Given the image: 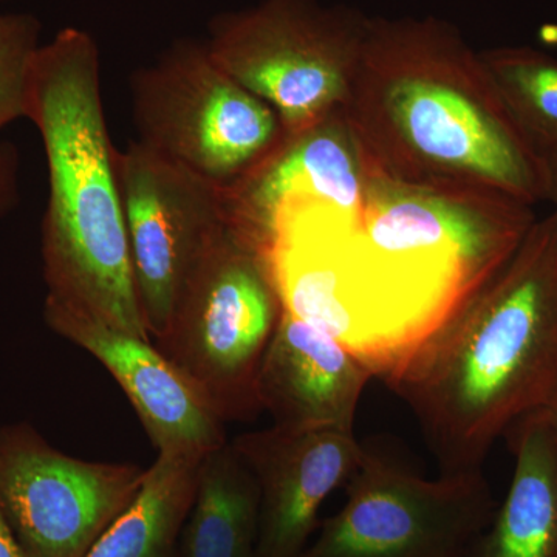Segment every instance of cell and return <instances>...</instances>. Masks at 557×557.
Segmentation results:
<instances>
[{
    "mask_svg": "<svg viewBox=\"0 0 557 557\" xmlns=\"http://www.w3.org/2000/svg\"><path fill=\"white\" fill-rule=\"evenodd\" d=\"M115 172L139 306L150 338H157L209 242L228 220V197L139 141L115 149Z\"/></svg>",
    "mask_w": 557,
    "mask_h": 557,
    "instance_id": "30bf717a",
    "label": "cell"
},
{
    "mask_svg": "<svg viewBox=\"0 0 557 557\" xmlns=\"http://www.w3.org/2000/svg\"><path fill=\"white\" fill-rule=\"evenodd\" d=\"M369 17L317 0H263L219 14L207 49L231 78L273 108L285 135L343 110Z\"/></svg>",
    "mask_w": 557,
    "mask_h": 557,
    "instance_id": "8992f818",
    "label": "cell"
},
{
    "mask_svg": "<svg viewBox=\"0 0 557 557\" xmlns=\"http://www.w3.org/2000/svg\"><path fill=\"white\" fill-rule=\"evenodd\" d=\"M17 150L9 143L0 145V215L17 199Z\"/></svg>",
    "mask_w": 557,
    "mask_h": 557,
    "instance_id": "d6986e66",
    "label": "cell"
},
{
    "mask_svg": "<svg viewBox=\"0 0 557 557\" xmlns=\"http://www.w3.org/2000/svg\"><path fill=\"white\" fill-rule=\"evenodd\" d=\"M348 129L383 177L547 200L545 157L525 137L482 53L437 17H369L343 108Z\"/></svg>",
    "mask_w": 557,
    "mask_h": 557,
    "instance_id": "7a4b0ae2",
    "label": "cell"
},
{
    "mask_svg": "<svg viewBox=\"0 0 557 557\" xmlns=\"http://www.w3.org/2000/svg\"><path fill=\"white\" fill-rule=\"evenodd\" d=\"M557 557V556H556Z\"/></svg>",
    "mask_w": 557,
    "mask_h": 557,
    "instance_id": "603a6c76",
    "label": "cell"
},
{
    "mask_svg": "<svg viewBox=\"0 0 557 557\" xmlns=\"http://www.w3.org/2000/svg\"><path fill=\"white\" fill-rule=\"evenodd\" d=\"M545 163H547V200L545 203L549 205L552 211L549 214L556 219L557 222V150L545 156Z\"/></svg>",
    "mask_w": 557,
    "mask_h": 557,
    "instance_id": "ffe728a7",
    "label": "cell"
},
{
    "mask_svg": "<svg viewBox=\"0 0 557 557\" xmlns=\"http://www.w3.org/2000/svg\"><path fill=\"white\" fill-rule=\"evenodd\" d=\"M137 141L223 189L282 138L271 106L219 67L207 44L180 40L131 78Z\"/></svg>",
    "mask_w": 557,
    "mask_h": 557,
    "instance_id": "52a82bcc",
    "label": "cell"
},
{
    "mask_svg": "<svg viewBox=\"0 0 557 557\" xmlns=\"http://www.w3.org/2000/svg\"><path fill=\"white\" fill-rule=\"evenodd\" d=\"M201 458L159 454L137 497L84 557H182Z\"/></svg>",
    "mask_w": 557,
    "mask_h": 557,
    "instance_id": "2e32d148",
    "label": "cell"
},
{
    "mask_svg": "<svg viewBox=\"0 0 557 557\" xmlns=\"http://www.w3.org/2000/svg\"><path fill=\"white\" fill-rule=\"evenodd\" d=\"M346 491L299 557H471L497 509L483 471L424 479L369 448Z\"/></svg>",
    "mask_w": 557,
    "mask_h": 557,
    "instance_id": "ba28073f",
    "label": "cell"
},
{
    "mask_svg": "<svg viewBox=\"0 0 557 557\" xmlns=\"http://www.w3.org/2000/svg\"><path fill=\"white\" fill-rule=\"evenodd\" d=\"M536 412L544 420V423L547 424L553 437L557 442V386L553 394L549 395L547 403L542 408L536 409Z\"/></svg>",
    "mask_w": 557,
    "mask_h": 557,
    "instance_id": "7402d4cb",
    "label": "cell"
},
{
    "mask_svg": "<svg viewBox=\"0 0 557 557\" xmlns=\"http://www.w3.org/2000/svg\"><path fill=\"white\" fill-rule=\"evenodd\" d=\"M0 557H27L2 515H0Z\"/></svg>",
    "mask_w": 557,
    "mask_h": 557,
    "instance_id": "44dd1931",
    "label": "cell"
},
{
    "mask_svg": "<svg viewBox=\"0 0 557 557\" xmlns=\"http://www.w3.org/2000/svg\"><path fill=\"white\" fill-rule=\"evenodd\" d=\"M372 379L338 339L284 309L260 364L258 398L273 426L354 431Z\"/></svg>",
    "mask_w": 557,
    "mask_h": 557,
    "instance_id": "4fadbf2b",
    "label": "cell"
},
{
    "mask_svg": "<svg viewBox=\"0 0 557 557\" xmlns=\"http://www.w3.org/2000/svg\"><path fill=\"white\" fill-rule=\"evenodd\" d=\"M259 490L231 443L200 460L196 496L180 539L182 557H256Z\"/></svg>",
    "mask_w": 557,
    "mask_h": 557,
    "instance_id": "9a60e30c",
    "label": "cell"
},
{
    "mask_svg": "<svg viewBox=\"0 0 557 557\" xmlns=\"http://www.w3.org/2000/svg\"><path fill=\"white\" fill-rule=\"evenodd\" d=\"M148 469L87 461L28 423L0 428V515L27 557H84L124 511Z\"/></svg>",
    "mask_w": 557,
    "mask_h": 557,
    "instance_id": "9c48e42d",
    "label": "cell"
},
{
    "mask_svg": "<svg viewBox=\"0 0 557 557\" xmlns=\"http://www.w3.org/2000/svg\"><path fill=\"white\" fill-rule=\"evenodd\" d=\"M534 208L376 172L358 211L299 201L271 219L284 309L330 333L383 383L502 270Z\"/></svg>",
    "mask_w": 557,
    "mask_h": 557,
    "instance_id": "6da1fadb",
    "label": "cell"
},
{
    "mask_svg": "<svg viewBox=\"0 0 557 557\" xmlns=\"http://www.w3.org/2000/svg\"><path fill=\"white\" fill-rule=\"evenodd\" d=\"M512 119L542 153L557 150V60L533 47L480 51Z\"/></svg>",
    "mask_w": 557,
    "mask_h": 557,
    "instance_id": "e0dca14e",
    "label": "cell"
},
{
    "mask_svg": "<svg viewBox=\"0 0 557 557\" xmlns=\"http://www.w3.org/2000/svg\"><path fill=\"white\" fill-rule=\"evenodd\" d=\"M40 22L33 14H0V132L27 119Z\"/></svg>",
    "mask_w": 557,
    "mask_h": 557,
    "instance_id": "ac0fdd59",
    "label": "cell"
},
{
    "mask_svg": "<svg viewBox=\"0 0 557 557\" xmlns=\"http://www.w3.org/2000/svg\"><path fill=\"white\" fill-rule=\"evenodd\" d=\"M269 259L226 220L180 293L157 347L223 421L262 412L258 376L281 319Z\"/></svg>",
    "mask_w": 557,
    "mask_h": 557,
    "instance_id": "5b68a950",
    "label": "cell"
},
{
    "mask_svg": "<svg viewBox=\"0 0 557 557\" xmlns=\"http://www.w3.org/2000/svg\"><path fill=\"white\" fill-rule=\"evenodd\" d=\"M44 318L109 370L159 454L200 458L228 443L225 423L150 339L120 332L57 299L46 298Z\"/></svg>",
    "mask_w": 557,
    "mask_h": 557,
    "instance_id": "7c38bea8",
    "label": "cell"
},
{
    "mask_svg": "<svg viewBox=\"0 0 557 557\" xmlns=\"http://www.w3.org/2000/svg\"><path fill=\"white\" fill-rule=\"evenodd\" d=\"M27 119L38 127L49 166L42 222L46 298L150 339L102 106L100 50L89 33L64 28L39 47Z\"/></svg>",
    "mask_w": 557,
    "mask_h": 557,
    "instance_id": "277c9868",
    "label": "cell"
},
{
    "mask_svg": "<svg viewBox=\"0 0 557 557\" xmlns=\"http://www.w3.org/2000/svg\"><path fill=\"white\" fill-rule=\"evenodd\" d=\"M231 445L258 483L256 557H299L321 525L319 509L354 478L368 449L338 428L271 426Z\"/></svg>",
    "mask_w": 557,
    "mask_h": 557,
    "instance_id": "8fae6325",
    "label": "cell"
},
{
    "mask_svg": "<svg viewBox=\"0 0 557 557\" xmlns=\"http://www.w3.org/2000/svg\"><path fill=\"white\" fill-rule=\"evenodd\" d=\"M386 386L416 416L440 474L487 454L557 386V222L536 219L512 258Z\"/></svg>",
    "mask_w": 557,
    "mask_h": 557,
    "instance_id": "3957f363",
    "label": "cell"
},
{
    "mask_svg": "<svg viewBox=\"0 0 557 557\" xmlns=\"http://www.w3.org/2000/svg\"><path fill=\"white\" fill-rule=\"evenodd\" d=\"M504 437L515 456V474L471 557H556V438L536 410L519 418Z\"/></svg>",
    "mask_w": 557,
    "mask_h": 557,
    "instance_id": "5bb4252c",
    "label": "cell"
}]
</instances>
